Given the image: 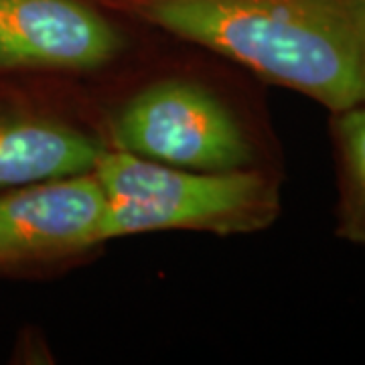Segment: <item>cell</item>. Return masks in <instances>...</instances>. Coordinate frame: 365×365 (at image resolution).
Here are the masks:
<instances>
[{
	"instance_id": "cell-3",
	"label": "cell",
	"mask_w": 365,
	"mask_h": 365,
	"mask_svg": "<svg viewBox=\"0 0 365 365\" xmlns=\"http://www.w3.org/2000/svg\"><path fill=\"white\" fill-rule=\"evenodd\" d=\"M120 150L179 169L240 170L250 144L230 110L189 81H160L138 93L114 126Z\"/></svg>"
},
{
	"instance_id": "cell-1",
	"label": "cell",
	"mask_w": 365,
	"mask_h": 365,
	"mask_svg": "<svg viewBox=\"0 0 365 365\" xmlns=\"http://www.w3.org/2000/svg\"><path fill=\"white\" fill-rule=\"evenodd\" d=\"M333 112L365 104V0H116Z\"/></svg>"
},
{
	"instance_id": "cell-5",
	"label": "cell",
	"mask_w": 365,
	"mask_h": 365,
	"mask_svg": "<svg viewBox=\"0 0 365 365\" xmlns=\"http://www.w3.org/2000/svg\"><path fill=\"white\" fill-rule=\"evenodd\" d=\"M116 51V31L78 0H0V69H91Z\"/></svg>"
},
{
	"instance_id": "cell-6",
	"label": "cell",
	"mask_w": 365,
	"mask_h": 365,
	"mask_svg": "<svg viewBox=\"0 0 365 365\" xmlns=\"http://www.w3.org/2000/svg\"><path fill=\"white\" fill-rule=\"evenodd\" d=\"M100 155L102 148L73 128L0 118V187L83 175L93 170Z\"/></svg>"
},
{
	"instance_id": "cell-2",
	"label": "cell",
	"mask_w": 365,
	"mask_h": 365,
	"mask_svg": "<svg viewBox=\"0 0 365 365\" xmlns=\"http://www.w3.org/2000/svg\"><path fill=\"white\" fill-rule=\"evenodd\" d=\"M93 175L108 195L100 242L173 227H252L276 211L264 177L244 170L203 173L102 150Z\"/></svg>"
},
{
	"instance_id": "cell-4",
	"label": "cell",
	"mask_w": 365,
	"mask_h": 365,
	"mask_svg": "<svg viewBox=\"0 0 365 365\" xmlns=\"http://www.w3.org/2000/svg\"><path fill=\"white\" fill-rule=\"evenodd\" d=\"M106 207V191L88 173L0 197V262L98 244Z\"/></svg>"
},
{
	"instance_id": "cell-7",
	"label": "cell",
	"mask_w": 365,
	"mask_h": 365,
	"mask_svg": "<svg viewBox=\"0 0 365 365\" xmlns=\"http://www.w3.org/2000/svg\"><path fill=\"white\" fill-rule=\"evenodd\" d=\"M341 150L351 185L357 230L365 235V104L339 112Z\"/></svg>"
}]
</instances>
